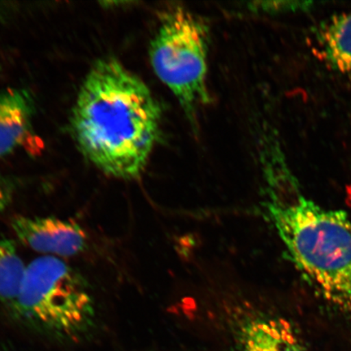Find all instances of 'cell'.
I'll return each instance as SVG.
<instances>
[{
    "label": "cell",
    "instance_id": "6da1fadb",
    "mask_svg": "<svg viewBox=\"0 0 351 351\" xmlns=\"http://www.w3.org/2000/svg\"><path fill=\"white\" fill-rule=\"evenodd\" d=\"M161 108L152 91L112 57L92 66L70 127L79 152L110 177H140L159 138Z\"/></svg>",
    "mask_w": 351,
    "mask_h": 351
},
{
    "label": "cell",
    "instance_id": "7a4b0ae2",
    "mask_svg": "<svg viewBox=\"0 0 351 351\" xmlns=\"http://www.w3.org/2000/svg\"><path fill=\"white\" fill-rule=\"evenodd\" d=\"M265 209L289 258L324 298L351 313V219L302 194L282 154L262 158Z\"/></svg>",
    "mask_w": 351,
    "mask_h": 351
},
{
    "label": "cell",
    "instance_id": "3957f363",
    "mask_svg": "<svg viewBox=\"0 0 351 351\" xmlns=\"http://www.w3.org/2000/svg\"><path fill=\"white\" fill-rule=\"evenodd\" d=\"M12 310L34 327L65 337L85 332L95 317L86 280L60 258L47 256L26 266Z\"/></svg>",
    "mask_w": 351,
    "mask_h": 351
},
{
    "label": "cell",
    "instance_id": "277c9868",
    "mask_svg": "<svg viewBox=\"0 0 351 351\" xmlns=\"http://www.w3.org/2000/svg\"><path fill=\"white\" fill-rule=\"evenodd\" d=\"M208 53V28L199 17L182 7L165 12L151 43L152 67L194 125L210 101Z\"/></svg>",
    "mask_w": 351,
    "mask_h": 351
},
{
    "label": "cell",
    "instance_id": "5b68a950",
    "mask_svg": "<svg viewBox=\"0 0 351 351\" xmlns=\"http://www.w3.org/2000/svg\"><path fill=\"white\" fill-rule=\"evenodd\" d=\"M12 226L22 243L47 256H74L87 248L86 232L71 221L20 216L12 219Z\"/></svg>",
    "mask_w": 351,
    "mask_h": 351
},
{
    "label": "cell",
    "instance_id": "8992f818",
    "mask_svg": "<svg viewBox=\"0 0 351 351\" xmlns=\"http://www.w3.org/2000/svg\"><path fill=\"white\" fill-rule=\"evenodd\" d=\"M33 96L21 88L0 91V158L26 147L35 138Z\"/></svg>",
    "mask_w": 351,
    "mask_h": 351
},
{
    "label": "cell",
    "instance_id": "52a82bcc",
    "mask_svg": "<svg viewBox=\"0 0 351 351\" xmlns=\"http://www.w3.org/2000/svg\"><path fill=\"white\" fill-rule=\"evenodd\" d=\"M238 339L240 351H307L291 324L267 315L245 319Z\"/></svg>",
    "mask_w": 351,
    "mask_h": 351
},
{
    "label": "cell",
    "instance_id": "ba28073f",
    "mask_svg": "<svg viewBox=\"0 0 351 351\" xmlns=\"http://www.w3.org/2000/svg\"><path fill=\"white\" fill-rule=\"evenodd\" d=\"M315 42L320 60L351 82V8L322 22Z\"/></svg>",
    "mask_w": 351,
    "mask_h": 351
},
{
    "label": "cell",
    "instance_id": "9c48e42d",
    "mask_svg": "<svg viewBox=\"0 0 351 351\" xmlns=\"http://www.w3.org/2000/svg\"><path fill=\"white\" fill-rule=\"evenodd\" d=\"M26 267L12 240L0 237V304L13 308Z\"/></svg>",
    "mask_w": 351,
    "mask_h": 351
},
{
    "label": "cell",
    "instance_id": "30bf717a",
    "mask_svg": "<svg viewBox=\"0 0 351 351\" xmlns=\"http://www.w3.org/2000/svg\"><path fill=\"white\" fill-rule=\"evenodd\" d=\"M313 2L306 1H265L249 4L248 10L256 13L279 14L285 12H297L308 10Z\"/></svg>",
    "mask_w": 351,
    "mask_h": 351
},
{
    "label": "cell",
    "instance_id": "8fae6325",
    "mask_svg": "<svg viewBox=\"0 0 351 351\" xmlns=\"http://www.w3.org/2000/svg\"><path fill=\"white\" fill-rule=\"evenodd\" d=\"M16 189L14 180L0 174V213L12 203Z\"/></svg>",
    "mask_w": 351,
    "mask_h": 351
},
{
    "label": "cell",
    "instance_id": "7c38bea8",
    "mask_svg": "<svg viewBox=\"0 0 351 351\" xmlns=\"http://www.w3.org/2000/svg\"><path fill=\"white\" fill-rule=\"evenodd\" d=\"M8 10H10V7L0 6V21L7 16Z\"/></svg>",
    "mask_w": 351,
    "mask_h": 351
}]
</instances>
